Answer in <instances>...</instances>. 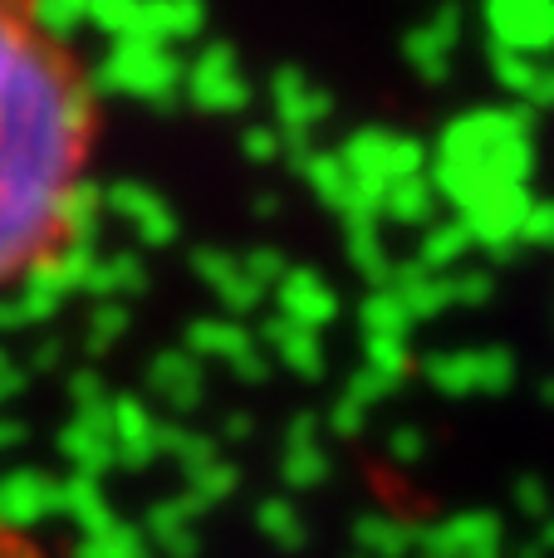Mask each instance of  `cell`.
I'll use <instances>...</instances> for the list:
<instances>
[{"instance_id": "1", "label": "cell", "mask_w": 554, "mask_h": 558, "mask_svg": "<svg viewBox=\"0 0 554 558\" xmlns=\"http://www.w3.org/2000/svg\"><path fill=\"white\" fill-rule=\"evenodd\" d=\"M108 153V94L49 0H0V294L84 241Z\"/></svg>"}, {"instance_id": "2", "label": "cell", "mask_w": 554, "mask_h": 558, "mask_svg": "<svg viewBox=\"0 0 554 558\" xmlns=\"http://www.w3.org/2000/svg\"><path fill=\"white\" fill-rule=\"evenodd\" d=\"M0 558H55V554H49L25 524H15V520L0 514Z\"/></svg>"}]
</instances>
